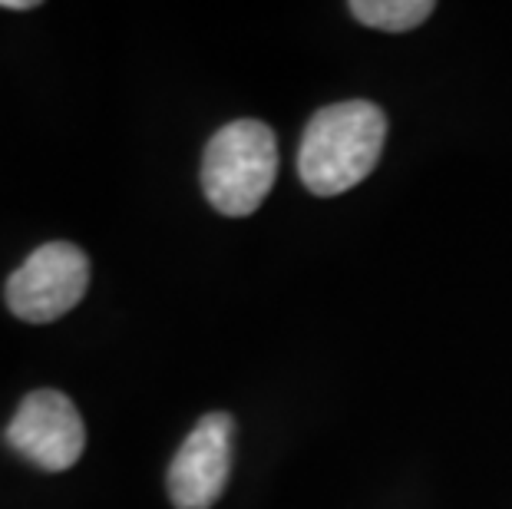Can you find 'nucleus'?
Masks as SVG:
<instances>
[{
  "label": "nucleus",
  "instance_id": "f257e3e1",
  "mask_svg": "<svg viewBox=\"0 0 512 509\" xmlns=\"http://www.w3.org/2000/svg\"><path fill=\"white\" fill-rule=\"evenodd\" d=\"M387 116L370 100H344L318 110L304 126L298 176L321 199L361 186L384 153Z\"/></svg>",
  "mask_w": 512,
  "mask_h": 509
},
{
  "label": "nucleus",
  "instance_id": "f03ea898",
  "mask_svg": "<svg viewBox=\"0 0 512 509\" xmlns=\"http://www.w3.org/2000/svg\"><path fill=\"white\" fill-rule=\"evenodd\" d=\"M278 179V143L261 119H235L209 139L202 189L215 212L245 219L268 199Z\"/></svg>",
  "mask_w": 512,
  "mask_h": 509
},
{
  "label": "nucleus",
  "instance_id": "7ed1b4c3",
  "mask_svg": "<svg viewBox=\"0 0 512 509\" xmlns=\"http://www.w3.org/2000/svg\"><path fill=\"white\" fill-rule=\"evenodd\" d=\"M90 288V258L70 242L40 245L37 252L7 278V308L20 321L50 324L70 314Z\"/></svg>",
  "mask_w": 512,
  "mask_h": 509
},
{
  "label": "nucleus",
  "instance_id": "20e7f679",
  "mask_svg": "<svg viewBox=\"0 0 512 509\" xmlns=\"http://www.w3.org/2000/svg\"><path fill=\"white\" fill-rule=\"evenodd\" d=\"M7 443L40 470H70L86 450V427L76 404L60 391H34L17 407Z\"/></svg>",
  "mask_w": 512,
  "mask_h": 509
},
{
  "label": "nucleus",
  "instance_id": "39448f33",
  "mask_svg": "<svg viewBox=\"0 0 512 509\" xmlns=\"http://www.w3.org/2000/svg\"><path fill=\"white\" fill-rule=\"evenodd\" d=\"M235 420L215 410L205 414L169 463V500L176 509H212L232 473Z\"/></svg>",
  "mask_w": 512,
  "mask_h": 509
},
{
  "label": "nucleus",
  "instance_id": "423d86ee",
  "mask_svg": "<svg viewBox=\"0 0 512 509\" xmlns=\"http://www.w3.org/2000/svg\"><path fill=\"white\" fill-rule=\"evenodd\" d=\"M354 20L387 30V34H407V30L420 27L423 20L433 14L430 0H354L351 4Z\"/></svg>",
  "mask_w": 512,
  "mask_h": 509
}]
</instances>
